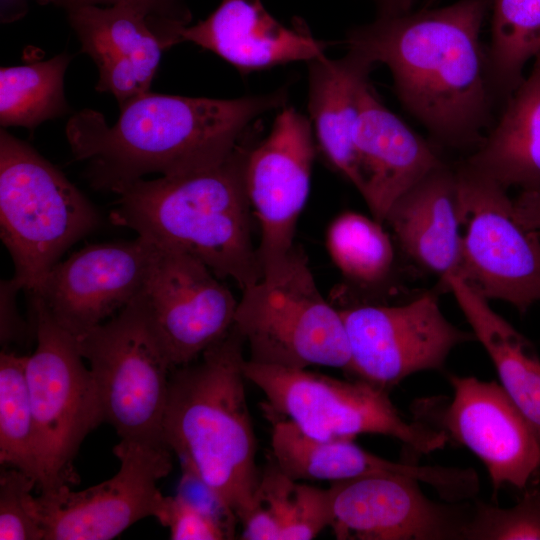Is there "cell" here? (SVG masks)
I'll return each mask as SVG.
<instances>
[{
  "instance_id": "obj_3",
  "label": "cell",
  "mask_w": 540,
  "mask_h": 540,
  "mask_svg": "<svg viewBox=\"0 0 540 540\" xmlns=\"http://www.w3.org/2000/svg\"><path fill=\"white\" fill-rule=\"evenodd\" d=\"M247 134L213 166L120 187L111 221L152 243L187 253L244 290L262 277L245 185Z\"/></svg>"
},
{
  "instance_id": "obj_11",
  "label": "cell",
  "mask_w": 540,
  "mask_h": 540,
  "mask_svg": "<svg viewBox=\"0 0 540 540\" xmlns=\"http://www.w3.org/2000/svg\"><path fill=\"white\" fill-rule=\"evenodd\" d=\"M349 343L348 374L389 391L412 374L442 370L451 351L474 334L452 324L434 293L401 305L340 310Z\"/></svg>"
},
{
  "instance_id": "obj_15",
  "label": "cell",
  "mask_w": 540,
  "mask_h": 540,
  "mask_svg": "<svg viewBox=\"0 0 540 540\" xmlns=\"http://www.w3.org/2000/svg\"><path fill=\"white\" fill-rule=\"evenodd\" d=\"M453 397L444 409L417 410L419 420L444 431L486 467L494 493L527 486L540 469V443L503 387L474 376L448 375Z\"/></svg>"
},
{
  "instance_id": "obj_9",
  "label": "cell",
  "mask_w": 540,
  "mask_h": 540,
  "mask_svg": "<svg viewBox=\"0 0 540 540\" xmlns=\"http://www.w3.org/2000/svg\"><path fill=\"white\" fill-rule=\"evenodd\" d=\"M75 337L96 381L105 422L120 439L166 445L162 427L173 367L142 293L109 321Z\"/></svg>"
},
{
  "instance_id": "obj_17",
  "label": "cell",
  "mask_w": 540,
  "mask_h": 540,
  "mask_svg": "<svg viewBox=\"0 0 540 540\" xmlns=\"http://www.w3.org/2000/svg\"><path fill=\"white\" fill-rule=\"evenodd\" d=\"M157 245L132 241L94 244L57 262L30 295L74 336L123 309L144 290Z\"/></svg>"
},
{
  "instance_id": "obj_5",
  "label": "cell",
  "mask_w": 540,
  "mask_h": 540,
  "mask_svg": "<svg viewBox=\"0 0 540 540\" xmlns=\"http://www.w3.org/2000/svg\"><path fill=\"white\" fill-rule=\"evenodd\" d=\"M100 216L54 165L26 142L0 133V236L14 282L31 292Z\"/></svg>"
},
{
  "instance_id": "obj_28",
  "label": "cell",
  "mask_w": 540,
  "mask_h": 540,
  "mask_svg": "<svg viewBox=\"0 0 540 540\" xmlns=\"http://www.w3.org/2000/svg\"><path fill=\"white\" fill-rule=\"evenodd\" d=\"M26 358L0 354V463L26 473L38 484V442L26 379Z\"/></svg>"
},
{
  "instance_id": "obj_6",
  "label": "cell",
  "mask_w": 540,
  "mask_h": 540,
  "mask_svg": "<svg viewBox=\"0 0 540 540\" xmlns=\"http://www.w3.org/2000/svg\"><path fill=\"white\" fill-rule=\"evenodd\" d=\"M249 361L296 369L350 367L340 310L320 292L301 248L276 274L242 290L234 318Z\"/></svg>"
},
{
  "instance_id": "obj_24",
  "label": "cell",
  "mask_w": 540,
  "mask_h": 540,
  "mask_svg": "<svg viewBox=\"0 0 540 540\" xmlns=\"http://www.w3.org/2000/svg\"><path fill=\"white\" fill-rule=\"evenodd\" d=\"M275 464L295 481H344L374 474H396L420 481L423 466L394 462L370 453L354 440H320L306 435L292 422L276 419L271 433Z\"/></svg>"
},
{
  "instance_id": "obj_38",
  "label": "cell",
  "mask_w": 540,
  "mask_h": 540,
  "mask_svg": "<svg viewBox=\"0 0 540 540\" xmlns=\"http://www.w3.org/2000/svg\"><path fill=\"white\" fill-rule=\"evenodd\" d=\"M434 1H436V0H427L428 3H432Z\"/></svg>"
},
{
  "instance_id": "obj_12",
  "label": "cell",
  "mask_w": 540,
  "mask_h": 540,
  "mask_svg": "<svg viewBox=\"0 0 540 540\" xmlns=\"http://www.w3.org/2000/svg\"><path fill=\"white\" fill-rule=\"evenodd\" d=\"M113 452L120 468L110 479L80 491L62 485L35 497L43 540H110L155 516L164 497L157 482L172 470V451L121 439Z\"/></svg>"
},
{
  "instance_id": "obj_27",
  "label": "cell",
  "mask_w": 540,
  "mask_h": 540,
  "mask_svg": "<svg viewBox=\"0 0 540 540\" xmlns=\"http://www.w3.org/2000/svg\"><path fill=\"white\" fill-rule=\"evenodd\" d=\"M383 223L358 212L336 216L326 231V249L341 272L361 286H376L389 278L394 247Z\"/></svg>"
},
{
  "instance_id": "obj_33",
  "label": "cell",
  "mask_w": 540,
  "mask_h": 540,
  "mask_svg": "<svg viewBox=\"0 0 540 540\" xmlns=\"http://www.w3.org/2000/svg\"><path fill=\"white\" fill-rule=\"evenodd\" d=\"M43 5H53L70 10L80 6H110L127 3L145 10L158 24L165 27L187 26L191 14L182 0H39Z\"/></svg>"
},
{
  "instance_id": "obj_7",
  "label": "cell",
  "mask_w": 540,
  "mask_h": 540,
  "mask_svg": "<svg viewBox=\"0 0 540 540\" xmlns=\"http://www.w3.org/2000/svg\"><path fill=\"white\" fill-rule=\"evenodd\" d=\"M244 374L265 395L268 415H278L316 439L354 440L361 434H379L419 454L442 449L449 440L444 431L422 420H405L388 391L362 380H340L248 359Z\"/></svg>"
},
{
  "instance_id": "obj_10",
  "label": "cell",
  "mask_w": 540,
  "mask_h": 540,
  "mask_svg": "<svg viewBox=\"0 0 540 540\" xmlns=\"http://www.w3.org/2000/svg\"><path fill=\"white\" fill-rule=\"evenodd\" d=\"M455 170L461 231L458 276L486 299L525 313L540 301V236L518 218L507 189L464 162Z\"/></svg>"
},
{
  "instance_id": "obj_16",
  "label": "cell",
  "mask_w": 540,
  "mask_h": 540,
  "mask_svg": "<svg viewBox=\"0 0 540 540\" xmlns=\"http://www.w3.org/2000/svg\"><path fill=\"white\" fill-rule=\"evenodd\" d=\"M332 521L339 540H462L472 505L428 498L420 482L374 474L330 483Z\"/></svg>"
},
{
  "instance_id": "obj_20",
  "label": "cell",
  "mask_w": 540,
  "mask_h": 540,
  "mask_svg": "<svg viewBox=\"0 0 540 540\" xmlns=\"http://www.w3.org/2000/svg\"><path fill=\"white\" fill-rule=\"evenodd\" d=\"M182 42L209 50L243 73L290 62L307 63L326 55L302 21L286 26L261 0H221L204 20L180 31Z\"/></svg>"
},
{
  "instance_id": "obj_19",
  "label": "cell",
  "mask_w": 540,
  "mask_h": 540,
  "mask_svg": "<svg viewBox=\"0 0 540 540\" xmlns=\"http://www.w3.org/2000/svg\"><path fill=\"white\" fill-rule=\"evenodd\" d=\"M353 145L360 195L381 223L402 194L444 163L430 143L381 102L369 81L361 90Z\"/></svg>"
},
{
  "instance_id": "obj_14",
  "label": "cell",
  "mask_w": 540,
  "mask_h": 540,
  "mask_svg": "<svg viewBox=\"0 0 540 540\" xmlns=\"http://www.w3.org/2000/svg\"><path fill=\"white\" fill-rule=\"evenodd\" d=\"M142 296L173 369L195 361L224 337L234 324L238 304L200 260L158 245Z\"/></svg>"
},
{
  "instance_id": "obj_26",
  "label": "cell",
  "mask_w": 540,
  "mask_h": 540,
  "mask_svg": "<svg viewBox=\"0 0 540 540\" xmlns=\"http://www.w3.org/2000/svg\"><path fill=\"white\" fill-rule=\"evenodd\" d=\"M491 40L488 57L499 100L524 79L526 64L540 53V0H488Z\"/></svg>"
},
{
  "instance_id": "obj_2",
  "label": "cell",
  "mask_w": 540,
  "mask_h": 540,
  "mask_svg": "<svg viewBox=\"0 0 540 540\" xmlns=\"http://www.w3.org/2000/svg\"><path fill=\"white\" fill-rule=\"evenodd\" d=\"M286 93L214 99L147 91L120 105L111 126L98 111H79L66 135L74 157L88 162L91 185L116 192L147 174L172 176L218 164L259 117L285 106Z\"/></svg>"
},
{
  "instance_id": "obj_36",
  "label": "cell",
  "mask_w": 540,
  "mask_h": 540,
  "mask_svg": "<svg viewBox=\"0 0 540 540\" xmlns=\"http://www.w3.org/2000/svg\"><path fill=\"white\" fill-rule=\"evenodd\" d=\"M513 205L521 222L540 236V188L521 191Z\"/></svg>"
},
{
  "instance_id": "obj_25",
  "label": "cell",
  "mask_w": 540,
  "mask_h": 540,
  "mask_svg": "<svg viewBox=\"0 0 540 540\" xmlns=\"http://www.w3.org/2000/svg\"><path fill=\"white\" fill-rule=\"evenodd\" d=\"M70 56L61 53L44 61L2 67L0 123L2 127L34 129L68 111L64 75Z\"/></svg>"
},
{
  "instance_id": "obj_22",
  "label": "cell",
  "mask_w": 540,
  "mask_h": 540,
  "mask_svg": "<svg viewBox=\"0 0 540 540\" xmlns=\"http://www.w3.org/2000/svg\"><path fill=\"white\" fill-rule=\"evenodd\" d=\"M308 65V111L315 139L329 163L360 193L353 133L361 90L374 65L351 50L339 59L324 55Z\"/></svg>"
},
{
  "instance_id": "obj_29",
  "label": "cell",
  "mask_w": 540,
  "mask_h": 540,
  "mask_svg": "<svg viewBox=\"0 0 540 540\" xmlns=\"http://www.w3.org/2000/svg\"><path fill=\"white\" fill-rule=\"evenodd\" d=\"M257 501L278 521L281 540H311L331 525L328 489L298 483L273 460L261 472Z\"/></svg>"
},
{
  "instance_id": "obj_18",
  "label": "cell",
  "mask_w": 540,
  "mask_h": 540,
  "mask_svg": "<svg viewBox=\"0 0 540 540\" xmlns=\"http://www.w3.org/2000/svg\"><path fill=\"white\" fill-rule=\"evenodd\" d=\"M67 12L82 52L98 68L96 90L111 93L119 105L149 91L162 53L180 43L176 31L131 4L86 5Z\"/></svg>"
},
{
  "instance_id": "obj_32",
  "label": "cell",
  "mask_w": 540,
  "mask_h": 540,
  "mask_svg": "<svg viewBox=\"0 0 540 540\" xmlns=\"http://www.w3.org/2000/svg\"><path fill=\"white\" fill-rule=\"evenodd\" d=\"M169 529L172 540L234 539L229 528L214 515L181 495L164 496L154 516Z\"/></svg>"
},
{
  "instance_id": "obj_13",
  "label": "cell",
  "mask_w": 540,
  "mask_h": 540,
  "mask_svg": "<svg viewBox=\"0 0 540 540\" xmlns=\"http://www.w3.org/2000/svg\"><path fill=\"white\" fill-rule=\"evenodd\" d=\"M315 148L310 119L283 106L269 134L248 152L245 185L260 228L262 277L278 273L296 248V226L310 192Z\"/></svg>"
},
{
  "instance_id": "obj_37",
  "label": "cell",
  "mask_w": 540,
  "mask_h": 540,
  "mask_svg": "<svg viewBox=\"0 0 540 540\" xmlns=\"http://www.w3.org/2000/svg\"><path fill=\"white\" fill-rule=\"evenodd\" d=\"M378 17H393L411 12L414 0H373Z\"/></svg>"
},
{
  "instance_id": "obj_31",
  "label": "cell",
  "mask_w": 540,
  "mask_h": 540,
  "mask_svg": "<svg viewBox=\"0 0 540 540\" xmlns=\"http://www.w3.org/2000/svg\"><path fill=\"white\" fill-rule=\"evenodd\" d=\"M35 486V480L19 469L1 470V540H43L42 528L34 513L32 491Z\"/></svg>"
},
{
  "instance_id": "obj_21",
  "label": "cell",
  "mask_w": 540,
  "mask_h": 540,
  "mask_svg": "<svg viewBox=\"0 0 540 540\" xmlns=\"http://www.w3.org/2000/svg\"><path fill=\"white\" fill-rule=\"evenodd\" d=\"M403 253L444 285L458 275L461 231L456 170L445 162L402 194L385 220Z\"/></svg>"
},
{
  "instance_id": "obj_23",
  "label": "cell",
  "mask_w": 540,
  "mask_h": 540,
  "mask_svg": "<svg viewBox=\"0 0 540 540\" xmlns=\"http://www.w3.org/2000/svg\"><path fill=\"white\" fill-rule=\"evenodd\" d=\"M503 188H540V53L496 124L464 161Z\"/></svg>"
},
{
  "instance_id": "obj_35",
  "label": "cell",
  "mask_w": 540,
  "mask_h": 540,
  "mask_svg": "<svg viewBox=\"0 0 540 540\" xmlns=\"http://www.w3.org/2000/svg\"><path fill=\"white\" fill-rule=\"evenodd\" d=\"M243 540H281V529L274 515L262 503L257 505L240 521Z\"/></svg>"
},
{
  "instance_id": "obj_34",
  "label": "cell",
  "mask_w": 540,
  "mask_h": 540,
  "mask_svg": "<svg viewBox=\"0 0 540 540\" xmlns=\"http://www.w3.org/2000/svg\"><path fill=\"white\" fill-rule=\"evenodd\" d=\"M21 288L13 279L2 280L0 286V338L8 345L23 333L25 326L16 308V295Z\"/></svg>"
},
{
  "instance_id": "obj_1",
  "label": "cell",
  "mask_w": 540,
  "mask_h": 540,
  "mask_svg": "<svg viewBox=\"0 0 540 540\" xmlns=\"http://www.w3.org/2000/svg\"><path fill=\"white\" fill-rule=\"evenodd\" d=\"M488 0L409 12L348 31L347 50L384 64L403 107L440 143L477 147L497 97L480 32Z\"/></svg>"
},
{
  "instance_id": "obj_8",
  "label": "cell",
  "mask_w": 540,
  "mask_h": 540,
  "mask_svg": "<svg viewBox=\"0 0 540 540\" xmlns=\"http://www.w3.org/2000/svg\"><path fill=\"white\" fill-rule=\"evenodd\" d=\"M30 296L36 349L26 358V379L37 431V487L45 492L79 482L74 458L105 414L76 337Z\"/></svg>"
},
{
  "instance_id": "obj_4",
  "label": "cell",
  "mask_w": 540,
  "mask_h": 540,
  "mask_svg": "<svg viewBox=\"0 0 540 540\" xmlns=\"http://www.w3.org/2000/svg\"><path fill=\"white\" fill-rule=\"evenodd\" d=\"M245 341L233 325L170 376L163 440L240 522L256 505L261 472L245 389Z\"/></svg>"
},
{
  "instance_id": "obj_30",
  "label": "cell",
  "mask_w": 540,
  "mask_h": 540,
  "mask_svg": "<svg viewBox=\"0 0 540 540\" xmlns=\"http://www.w3.org/2000/svg\"><path fill=\"white\" fill-rule=\"evenodd\" d=\"M462 540H540V489L527 491L510 508L474 498Z\"/></svg>"
}]
</instances>
